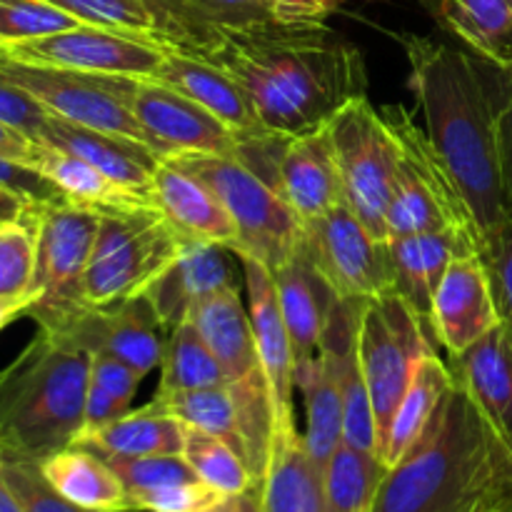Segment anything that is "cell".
<instances>
[{
    "mask_svg": "<svg viewBox=\"0 0 512 512\" xmlns=\"http://www.w3.org/2000/svg\"><path fill=\"white\" fill-rule=\"evenodd\" d=\"M143 378L145 375H140L138 370L130 368V365L123 363V360L110 358V355L105 353H93V363H90V383L103 388L105 393L133 403L135 393H138V385L143 383Z\"/></svg>",
    "mask_w": 512,
    "mask_h": 512,
    "instance_id": "obj_49",
    "label": "cell"
},
{
    "mask_svg": "<svg viewBox=\"0 0 512 512\" xmlns=\"http://www.w3.org/2000/svg\"><path fill=\"white\" fill-rule=\"evenodd\" d=\"M303 248L338 298L373 300L395 290L388 240L375 238L345 203L303 223Z\"/></svg>",
    "mask_w": 512,
    "mask_h": 512,
    "instance_id": "obj_11",
    "label": "cell"
},
{
    "mask_svg": "<svg viewBox=\"0 0 512 512\" xmlns=\"http://www.w3.org/2000/svg\"><path fill=\"white\" fill-rule=\"evenodd\" d=\"M258 493L263 512H325V470L310 455L295 418L273 423Z\"/></svg>",
    "mask_w": 512,
    "mask_h": 512,
    "instance_id": "obj_23",
    "label": "cell"
},
{
    "mask_svg": "<svg viewBox=\"0 0 512 512\" xmlns=\"http://www.w3.org/2000/svg\"><path fill=\"white\" fill-rule=\"evenodd\" d=\"M95 453V450H93ZM100 455V453H98ZM115 470L128 490V503L133 495L150 490L168 488V485L200 480L193 473L183 455H148V458H118V455H100Z\"/></svg>",
    "mask_w": 512,
    "mask_h": 512,
    "instance_id": "obj_41",
    "label": "cell"
},
{
    "mask_svg": "<svg viewBox=\"0 0 512 512\" xmlns=\"http://www.w3.org/2000/svg\"><path fill=\"white\" fill-rule=\"evenodd\" d=\"M35 305V295H0V330L8 328L10 323H15L18 318L30 313V308Z\"/></svg>",
    "mask_w": 512,
    "mask_h": 512,
    "instance_id": "obj_53",
    "label": "cell"
},
{
    "mask_svg": "<svg viewBox=\"0 0 512 512\" xmlns=\"http://www.w3.org/2000/svg\"><path fill=\"white\" fill-rule=\"evenodd\" d=\"M453 378L512 443V328L498 323L465 353L448 360Z\"/></svg>",
    "mask_w": 512,
    "mask_h": 512,
    "instance_id": "obj_26",
    "label": "cell"
},
{
    "mask_svg": "<svg viewBox=\"0 0 512 512\" xmlns=\"http://www.w3.org/2000/svg\"><path fill=\"white\" fill-rule=\"evenodd\" d=\"M380 115L400 150L393 198L388 205V240L458 230L483 250V235L463 190L433 148L415 115L403 103L380 105Z\"/></svg>",
    "mask_w": 512,
    "mask_h": 512,
    "instance_id": "obj_5",
    "label": "cell"
},
{
    "mask_svg": "<svg viewBox=\"0 0 512 512\" xmlns=\"http://www.w3.org/2000/svg\"><path fill=\"white\" fill-rule=\"evenodd\" d=\"M495 78V145L503 195L512 215V68H498Z\"/></svg>",
    "mask_w": 512,
    "mask_h": 512,
    "instance_id": "obj_46",
    "label": "cell"
},
{
    "mask_svg": "<svg viewBox=\"0 0 512 512\" xmlns=\"http://www.w3.org/2000/svg\"><path fill=\"white\" fill-rule=\"evenodd\" d=\"M453 385V373L445 360L438 358L435 350H430L423 360H420L418 370H415L413 380H410L408 390H405L403 400H400L398 410H395L393 425H390L388 445H385L383 465L398 463L410 445L420 438L428 420L433 418L435 408L440 405L443 395Z\"/></svg>",
    "mask_w": 512,
    "mask_h": 512,
    "instance_id": "obj_34",
    "label": "cell"
},
{
    "mask_svg": "<svg viewBox=\"0 0 512 512\" xmlns=\"http://www.w3.org/2000/svg\"><path fill=\"white\" fill-rule=\"evenodd\" d=\"M30 168L43 173L70 203L85 205L105 213V210H130V208H158L155 198L148 193H138L113 178L100 173L83 158L65 150L53 148L48 143H35Z\"/></svg>",
    "mask_w": 512,
    "mask_h": 512,
    "instance_id": "obj_31",
    "label": "cell"
},
{
    "mask_svg": "<svg viewBox=\"0 0 512 512\" xmlns=\"http://www.w3.org/2000/svg\"><path fill=\"white\" fill-rule=\"evenodd\" d=\"M500 323L488 270L478 253H465L450 263L430 308L428 328L450 358L465 353Z\"/></svg>",
    "mask_w": 512,
    "mask_h": 512,
    "instance_id": "obj_16",
    "label": "cell"
},
{
    "mask_svg": "<svg viewBox=\"0 0 512 512\" xmlns=\"http://www.w3.org/2000/svg\"><path fill=\"white\" fill-rule=\"evenodd\" d=\"M273 188L303 223L343 203V185L328 125L280 143Z\"/></svg>",
    "mask_w": 512,
    "mask_h": 512,
    "instance_id": "obj_18",
    "label": "cell"
},
{
    "mask_svg": "<svg viewBox=\"0 0 512 512\" xmlns=\"http://www.w3.org/2000/svg\"><path fill=\"white\" fill-rule=\"evenodd\" d=\"M115 90L145 135L155 153L165 155H235L240 140L228 125L200 108L178 90L150 78L113 75Z\"/></svg>",
    "mask_w": 512,
    "mask_h": 512,
    "instance_id": "obj_13",
    "label": "cell"
},
{
    "mask_svg": "<svg viewBox=\"0 0 512 512\" xmlns=\"http://www.w3.org/2000/svg\"><path fill=\"white\" fill-rule=\"evenodd\" d=\"M160 43L198 53L228 30L278 23L265 0H143Z\"/></svg>",
    "mask_w": 512,
    "mask_h": 512,
    "instance_id": "obj_20",
    "label": "cell"
},
{
    "mask_svg": "<svg viewBox=\"0 0 512 512\" xmlns=\"http://www.w3.org/2000/svg\"><path fill=\"white\" fill-rule=\"evenodd\" d=\"M230 255L233 250L223 245L183 240V248L173 265L143 293L153 305L163 330L170 333L175 325L188 320L190 313L210 295L238 285Z\"/></svg>",
    "mask_w": 512,
    "mask_h": 512,
    "instance_id": "obj_21",
    "label": "cell"
},
{
    "mask_svg": "<svg viewBox=\"0 0 512 512\" xmlns=\"http://www.w3.org/2000/svg\"><path fill=\"white\" fill-rule=\"evenodd\" d=\"M78 18L45 0H0V45L25 43L78 28Z\"/></svg>",
    "mask_w": 512,
    "mask_h": 512,
    "instance_id": "obj_40",
    "label": "cell"
},
{
    "mask_svg": "<svg viewBox=\"0 0 512 512\" xmlns=\"http://www.w3.org/2000/svg\"><path fill=\"white\" fill-rule=\"evenodd\" d=\"M0 50L8 53L10 58L50 65V68L93 75L150 78L163 63L168 45L150 35L98 28V25H78V28L45 35V38L5 45Z\"/></svg>",
    "mask_w": 512,
    "mask_h": 512,
    "instance_id": "obj_14",
    "label": "cell"
},
{
    "mask_svg": "<svg viewBox=\"0 0 512 512\" xmlns=\"http://www.w3.org/2000/svg\"><path fill=\"white\" fill-rule=\"evenodd\" d=\"M425 13L495 68H512V0H418Z\"/></svg>",
    "mask_w": 512,
    "mask_h": 512,
    "instance_id": "obj_29",
    "label": "cell"
},
{
    "mask_svg": "<svg viewBox=\"0 0 512 512\" xmlns=\"http://www.w3.org/2000/svg\"><path fill=\"white\" fill-rule=\"evenodd\" d=\"M188 55L233 75L275 138L323 128L343 105L368 95L363 53L325 25L265 23L228 30Z\"/></svg>",
    "mask_w": 512,
    "mask_h": 512,
    "instance_id": "obj_1",
    "label": "cell"
},
{
    "mask_svg": "<svg viewBox=\"0 0 512 512\" xmlns=\"http://www.w3.org/2000/svg\"><path fill=\"white\" fill-rule=\"evenodd\" d=\"M425 135L463 190L483 243L510 218L495 145V78L485 60L443 40L395 33Z\"/></svg>",
    "mask_w": 512,
    "mask_h": 512,
    "instance_id": "obj_2",
    "label": "cell"
},
{
    "mask_svg": "<svg viewBox=\"0 0 512 512\" xmlns=\"http://www.w3.org/2000/svg\"><path fill=\"white\" fill-rule=\"evenodd\" d=\"M118 512H150V510H135V508H125V510H118Z\"/></svg>",
    "mask_w": 512,
    "mask_h": 512,
    "instance_id": "obj_56",
    "label": "cell"
},
{
    "mask_svg": "<svg viewBox=\"0 0 512 512\" xmlns=\"http://www.w3.org/2000/svg\"><path fill=\"white\" fill-rule=\"evenodd\" d=\"M63 328L70 330L90 353L123 360L140 375L153 373L163 363V325L145 295L105 308L83 305Z\"/></svg>",
    "mask_w": 512,
    "mask_h": 512,
    "instance_id": "obj_15",
    "label": "cell"
},
{
    "mask_svg": "<svg viewBox=\"0 0 512 512\" xmlns=\"http://www.w3.org/2000/svg\"><path fill=\"white\" fill-rule=\"evenodd\" d=\"M0 75L33 95L50 115L85 125V128L103 130V133L123 135V138L138 140L153 148L145 130L140 128L135 115L115 90L113 75L25 63V60L10 58L3 50H0Z\"/></svg>",
    "mask_w": 512,
    "mask_h": 512,
    "instance_id": "obj_12",
    "label": "cell"
},
{
    "mask_svg": "<svg viewBox=\"0 0 512 512\" xmlns=\"http://www.w3.org/2000/svg\"><path fill=\"white\" fill-rule=\"evenodd\" d=\"M0 48H3V45H0Z\"/></svg>",
    "mask_w": 512,
    "mask_h": 512,
    "instance_id": "obj_58",
    "label": "cell"
},
{
    "mask_svg": "<svg viewBox=\"0 0 512 512\" xmlns=\"http://www.w3.org/2000/svg\"><path fill=\"white\" fill-rule=\"evenodd\" d=\"M33 270L35 218L30 208L23 218L0 220V295L33 293Z\"/></svg>",
    "mask_w": 512,
    "mask_h": 512,
    "instance_id": "obj_39",
    "label": "cell"
},
{
    "mask_svg": "<svg viewBox=\"0 0 512 512\" xmlns=\"http://www.w3.org/2000/svg\"><path fill=\"white\" fill-rule=\"evenodd\" d=\"M183 458L193 468V473L220 495H240L258 485L248 463L225 440L203 433V430H185Z\"/></svg>",
    "mask_w": 512,
    "mask_h": 512,
    "instance_id": "obj_38",
    "label": "cell"
},
{
    "mask_svg": "<svg viewBox=\"0 0 512 512\" xmlns=\"http://www.w3.org/2000/svg\"><path fill=\"white\" fill-rule=\"evenodd\" d=\"M0 185L13 190V193L23 195V198L30 200L33 205L65 200L63 193H60L43 173H38V170L30 168V165L18 163V160L3 158V155H0Z\"/></svg>",
    "mask_w": 512,
    "mask_h": 512,
    "instance_id": "obj_48",
    "label": "cell"
},
{
    "mask_svg": "<svg viewBox=\"0 0 512 512\" xmlns=\"http://www.w3.org/2000/svg\"><path fill=\"white\" fill-rule=\"evenodd\" d=\"M238 263L243 270L245 300H248L250 323L258 345L260 368L270 388L273 420L295 418V353L280 310L273 270L263 260L250 255H238Z\"/></svg>",
    "mask_w": 512,
    "mask_h": 512,
    "instance_id": "obj_17",
    "label": "cell"
},
{
    "mask_svg": "<svg viewBox=\"0 0 512 512\" xmlns=\"http://www.w3.org/2000/svg\"><path fill=\"white\" fill-rule=\"evenodd\" d=\"M48 115V110L33 95L25 93L20 85L10 83L8 78L0 75V123L10 125V128L20 130L28 138L38 140Z\"/></svg>",
    "mask_w": 512,
    "mask_h": 512,
    "instance_id": "obj_47",
    "label": "cell"
},
{
    "mask_svg": "<svg viewBox=\"0 0 512 512\" xmlns=\"http://www.w3.org/2000/svg\"><path fill=\"white\" fill-rule=\"evenodd\" d=\"M328 130L338 160L343 203L375 238L388 240V205L400 163L395 135L368 95L343 105Z\"/></svg>",
    "mask_w": 512,
    "mask_h": 512,
    "instance_id": "obj_10",
    "label": "cell"
},
{
    "mask_svg": "<svg viewBox=\"0 0 512 512\" xmlns=\"http://www.w3.org/2000/svg\"><path fill=\"white\" fill-rule=\"evenodd\" d=\"M510 505L512 443L453 378L420 438L385 470L373 512H495Z\"/></svg>",
    "mask_w": 512,
    "mask_h": 512,
    "instance_id": "obj_3",
    "label": "cell"
},
{
    "mask_svg": "<svg viewBox=\"0 0 512 512\" xmlns=\"http://www.w3.org/2000/svg\"><path fill=\"white\" fill-rule=\"evenodd\" d=\"M153 198L163 218L183 240L215 243L238 253V228L218 195L170 158L158 160Z\"/></svg>",
    "mask_w": 512,
    "mask_h": 512,
    "instance_id": "obj_22",
    "label": "cell"
},
{
    "mask_svg": "<svg viewBox=\"0 0 512 512\" xmlns=\"http://www.w3.org/2000/svg\"><path fill=\"white\" fill-rule=\"evenodd\" d=\"M203 180L238 228V253L250 255L270 270L303 245V220L278 190L238 155H165Z\"/></svg>",
    "mask_w": 512,
    "mask_h": 512,
    "instance_id": "obj_7",
    "label": "cell"
},
{
    "mask_svg": "<svg viewBox=\"0 0 512 512\" xmlns=\"http://www.w3.org/2000/svg\"><path fill=\"white\" fill-rule=\"evenodd\" d=\"M190 320L223 368L228 385L263 373L248 305L238 285H230L203 300L190 313Z\"/></svg>",
    "mask_w": 512,
    "mask_h": 512,
    "instance_id": "obj_28",
    "label": "cell"
},
{
    "mask_svg": "<svg viewBox=\"0 0 512 512\" xmlns=\"http://www.w3.org/2000/svg\"><path fill=\"white\" fill-rule=\"evenodd\" d=\"M495 512H512V505H510V508H503V510H495Z\"/></svg>",
    "mask_w": 512,
    "mask_h": 512,
    "instance_id": "obj_57",
    "label": "cell"
},
{
    "mask_svg": "<svg viewBox=\"0 0 512 512\" xmlns=\"http://www.w3.org/2000/svg\"><path fill=\"white\" fill-rule=\"evenodd\" d=\"M93 353L65 328H38L0 368V455L40 463L85 425Z\"/></svg>",
    "mask_w": 512,
    "mask_h": 512,
    "instance_id": "obj_4",
    "label": "cell"
},
{
    "mask_svg": "<svg viewBox=\"0 0 512 512\" xmlns=\"http://www.w3.org/2000/svg\"><path fill=\"white\" fill-rule=\"evenodd\" d=\"M480 258H483L490 285H493L500 323L512 328V215L485 238Z\"/></svg>",
    "mask_w": 512,
    "mask_h": 512,
    "instance_id": "obj_44",
    "label": "cell"
},
{
    "mask_svg": "<svg viewBox=\"0 0 512 512\" xmlns=\"http://www.w3.org/2000/svg\"><path fill=\"white\" fill-rule=\"evenodd\" d=\"M38 143H48L65 153L78 155L103 175L113 178L115 183L153 195V173L163 155L138 140L75 125L58 115H48Z\"/></svg>",
    "mask_w": 512,
    "mask_h": 512,
    "instance_id": "obj_24",
    "label": "cell"
},
{
    "mask_svg": "<svg viewBox=\"0 0 512 512\" xmlns=\"http://www.w3.org/2000/svg\"><path fill=\"white\" fill-rule=\"evenodd\" d=\"M0 473H3L5 483L10 485L25 512H95L78 508V505L68 503L63 495L55 493L33 460L3 458L0 455Z\"/></svg>",
    "mask_w": 512,
    "mask_h": 512,
    "instance_id": "obj_43",
    "label": "cell"
},
{
    "mask_svg": "<svg viewBox=\"0 0 512 512\" xmlns=\"http://www.w3.org/2000/svg\"><path fill=\"white\" fill-rule=\"evenodd\" d=\"M393 258L395 290L415 308V313L428 323L433 298L458 255L478 253V245L458 230H438V233L410 235V238L388 240ZM480 255V253H478Z\"/></svg>",
    "mask_w": 512,
    "mask_h": 512,
    "instance_id": "obj_27",
    "label": "cell"
},
{
    "mask_svg": "<svg viewBox=\"0 0 512 512\" xmlns=\"http://www.w3.org/2000/svg\"><path fill=\"white\" fill-rule=\"evenodd\" d=\"M50 488L68 503L95 512H118L130 508L128 490L115 470L83 445H70L38 463Z\"/></svg>",
    "mask_w": 512,
    "mask_h": 512,
    "instance_id": "obj_32",
    "label": "cell"
},
{
    "mask_svg": "<svg viewBox=\"0 0 512 512\" xmlns=\"http://www.w3.org/2000/svg\"><path fill=\"white\" fill-rule=\"evenodd\" d=\"M385 470L373 455L340 445L325 468V512H373Z\"/></svg>",
    "mask_w": 512,
    "mask_h": 512,
    "instance_id": "obj_37",
    "label": "cell"
},
{
    "mask_svg": "<svg viewBox=\"0 0 512 512\" xmlns=\"http://www.w3.org/2000/svg\"><path fill=\"white\" fill-rule=\"evenodd\" d=\"M180 423L225 440L245 460V433L238 398L230 385L185 390V393L155 395Z\"/></svg>",
    "mask_w": 512,
    "mask_h": 512,
    "instance_id": "obj_36",
    "label": "cell"
},
{
    "mask_svg": "<svg viewBox=\"0 0 512 512\" xmlns=\"http://www.w3.org/2000/svg\"><path fill=\"white\" fill-rule=\"evenodd\" d=\"M35 305L38 328H63L83 308V285L103 213L70 200L33 205Z\"/></svg>",
    "mask_w": 512,
    "mask_h": 512,
    "instance_id": "obj_8",
    "label": "cell"
},
{
    "mask_svg": "<svg viewBox=\"0 0 512 512\" xmlns=\"http://www.w3.org/2000/svg\"><path fill=\"white\" fill-rule=\"evenodd\" d=\"M128 410H130V400L115 398V395L105 393L103 388H98L95 383H90L88 398H85L83 433H90V430H98V428H103V425L113 423V420H118L120 415H125Z\"/></svg>",
    "mask_w": 512,
    "mask_h": 512,
    "instance_id": "obj_51",
    "label": "cell"
},
{
    "mask_svg": "<svg viewBox=\"0 0 512 512\" xmlns=\"http://www.w3.org/2000/svg\"><path fill=\"white\" fill-rule=\"evenodd\" d=\"M215 385H228V378L193 320H183L170 330L165 340L160 385L155 395L185 393V390L215 388Z\"/></svg>",
    "mask_w": 512,
    "mask_h": 512,
    "instance_id": "obj_35",
    "label": "cell"
},
{
    "mask_svg": "<svg viewBox=\"0 0 512 512\" xmlns=\"http://www.w3.org/2000/svg\"><path fill=\"white\" fill-rule=\"evenodd\" d=\"M45 3L65 10V13L73 15L85 25L158 38L153 18H150L143 0H45Z\"/></svg>",
    "mask_w": 512,
    "mask_h": 512,
    "instance_id": "obj_42",
    "label": "cell"
},
{
    "mask_svg": "<svg viewBox=\"0 0 512 512\" xmlns=\"http://www.w3.org/2000/svg\"><path fill=\"white\" fill-rule=\"evenodd\" d=\"M275 20L285 25H323L343 0H265Z\"/></svg>",
    "mask_w": 512,
    "mask_h": 512,
    "instance_id": "obj_50",
    "label": "cell"
},
{
    "mask_svg": "<svg viewBox=\"0 0 512 512\" xmlns=\"http://www.w3.org/2000/svg\"><path fill=\"white\" fill-rule=\"evenodd\" d=\"M273 280L293 343L295 365L313 360L323 343L325 325L338 303V295L325 283L303 245L285 263L273 268Z\"/></svg>",
    "mask_w": 512,
    "mask_h": 512,
    "instance_id": "obj_25",
    "label": "cell"
},
{
    "mask_svg": "<svg viewBox=\"0 0 512 512\" xmlns=\"http://www.w3.org/2000/svg\"><path fill=\"white\" fill-rule=\"evenodd\" d=\"M295 390L303 393L305 403V445L318 468L325 470L343 445V390L338 368L325 350L295 365Z\"/></svg>",
    "mask_w": 512,
    "mask_h": 512,
    "instance_id": "obj_33",
    "label": "cell"
},
{
    "mask_svg": "<svg viewBox=\"0 0 512 512\" xmlns=\"http://www.w3.org/2000/svg\"><path fill=\"white\" fill-rule=\"evenodd\" d=\"M30 208H33V203H30V200H25L23 195L13 193V190H8L0 185V220L23 218Z\"/></svg>",
    "mask_w": 512,
    "mask_h": 512,
    "instance_id": "obj_54",
    "label": "cell"
},
{
    "mask_svg": "<svg viewBox=\"0 0 512 512\" xmlns=\"http://www.w3.org/2000/svg\"><path fill=\"white\" fill-rule=\"evenodd\" d=\"M0 512H25L13 490H10V485L5 483L3 473H0Z\"/></svg>",
    "mask_w": 512,
    "mask_h": 512,
    "instance_id": "obj_55",
    "label": "cell"
},
{
    "mask_svg": "<svg viewBox=\"0 0 512 512\" xmlns=\"http://www.w3.org/2000/svg\"><path fill=\"white\" fill-rule=\"evenodd\" d=\"M183 238L158 208L105 210L90 255L83 303L93 308L143 295L180 255Z\"/></svg>",
    "mask_w": 512,
    "mask_h": 512,
    "instance_id": "obj_6",
    "label": "cell"
},
{
    "mask_svg": "<svg viewBox=\"0 0 512 512\" xmlns=\"http://www.w3.org/2000/svg\"><path fill=\"white\" fill-rule=\"evenodd\" d=\"M150 80L178 90L180 95H185L193 103H198L200 108L208 110L210 115H215L220 123L233 130L240 145L275 138L263 128L243 85L233 75L225 73L223 68L208 63V60L168 48L163 63L150 75Z\"/></svg>",
    "mask_w": 512,
    "mask_h": 512,
    "instance_id": "obj_19",
    "label": "cell"
},
{
    "mask_svg": "<svg viewBox=\"0 0 512 512\" xmlns=\"http://www.w3.org/2000/svg\"><path fill=\"white\" fill-rule=\"evenodd\" d=\"M35 143H38V140L28 138V135H23L20 130L0 123V155H3V158L18 160V163L28 165L30 158H33Z\"/></svg>",
    "mask_w": 512,
    "mask_h": 512,
    "instance_id": "obj_52",
    "label": "cell"
},
{
    "mask_svg": "<svg viewBox=\"0 0 512 512\" xmlns=\"http://www.w3.org/2000/svg\"><path fill=\"white\" fill-rule=\"evenodd\" d=\"M428 330V323L415 313L413 305L398 290L365 300L363 313H360L358 353L370 400H373L380 463H383L395 410L420 360L433 350Z\"/></svg>",
    "mask_w": 512,
    "mask_h": 512,
    "instance_id": "obj_9",
    "label": "cell"
},
{
    "mask_svg": "<svg viewBox=\"0 0 512 512\" xmlns=\"http://www.w3.org/2000/svg\"><path fill=\"white\" fill-rule=\"evenodd\" d=\"M185 423H180L160 400L120 415L113 423L83 433L73 445L118 458H148V455H183Z\"/></svg>",
    "mask_w": 512,
    "mask_h": 512,
    "instance_id": "obj_30",
    "label": "cell"
},
{
    "mask_svg": "<svg viewBox=\"0 0 512 512\" xmlns=\"http://www.w3.org/2000/svg\"><path fill=\"white\" fill-rule=\"evenodd\" d=\"M218 490L205 485L203 480L168 485V488L150 490L130 498V508L150 512H210L223 500Z\"/></svg>",
    "mask_w": 512,
    "mask_h": 512,
    "instance_id": "obj_45",
    "label": "cell"
}]
</instances>
